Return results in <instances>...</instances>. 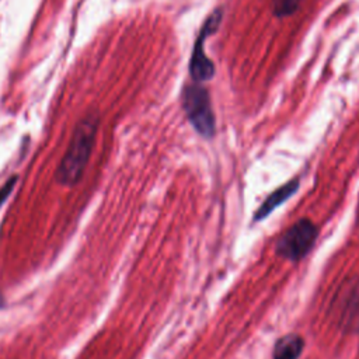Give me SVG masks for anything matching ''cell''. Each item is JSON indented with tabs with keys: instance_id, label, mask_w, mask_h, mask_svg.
Returning a JSON list of instances; mask_svg holds the SVG:
<instances>
[{
	"instance_id": "6",
	"label": "cell",
	"mask_w": 359,
	"mask_h": 359,
	"mask_svg": "<svg viewBox=\"0 0 359 359\" xmlns=\"http://www.w3.org/2000/svg\"><path fill=\"white\" fill-rule=\"evenodd\" d=\"M297 189H299V180L294 178V180H290L289 182L283 184L282 187H279L273 192H271L266 196V199L261 203V206L257 209V212L254 215V220L255 222L264 220L278 206H280L283 202H286Z\"/></svg>"
},
{
	"instance_id": "3",
	"label": "cell",
	"mask_w": 359,
	"mask_h": 359,
	"mask_svg": "<svg viewBox=\"0 0 359 359\" xmlns=\"http://www.w3.org/2000/svg\"><path fill=\"white\" fill-rule=\"evenodd\" d=\"M317 237V226L309 219H300L278 238L275 251L285 259L300 261L310 252Z\"/></svg>"
},
{
	"instance_id": "10",
	"label": "cell",
	"mask_w": 359,
	"mask_h": 359,
	"mask_svg": "<svg viewBox=\"0 0 359 359\" xmlns=\"http://www.w3.org/2000/svg\"><path fill=\"white\" fill-rule=\"evenodd\" d=\"M1 306H3V296L0 294V307H1Z\"/></svg>"
},
{
	"instance_id": "5",
	"label": "cell",
	"mask_w": 359,
	"mask_h": 359,
	"mask_svg": "<svg viewBox=\"0 0 359 359\" xmlns=\"http://www.w3.org/2000/svg\"><path fill=\"white\" fill-rule=\"evenodd\" d=\"M334 310L341 328L349 332H359V278L341 285L334 300Z\"/></svg>"
},
{
	"instance_id": "1",
	"label": "cell",
	"mask_w": 359,
	"mask_h": 359,
	"mask_svg": "<svg viewBox=\"0 0 359 359\" xmlns=\"http://www.w3.org/2000/svg\"><path fill=\"white\" fill-rule=\"evenodd\" d=\"M97 128L98 116L95 114L87 115L77 123L69 147L56 170L59 184L72 187L81 178L95 143Z\"/></svg>"
},
{
	"instance_id": "2",
	"label": "cell",
	"mask_w": 359,
	"mask_h": 359,
	"mask_svg": "<svg viewBox=\"0 0 359 359\" xmlns=\"http://www.w3.org/2000/svg\"><path fill=\"white\" fill-rule=\"evenodd\" d=\"M182 105L188 121L203 137H212L216 132V119L206 88L187 86L182 94Z\"/></svg>"
},
{
	"instance_id": "9",
	"label": "cell",
	"mask_w": 359,
	"mask_h": 359,
	"mask_svg": "<svg viewBox=\"0 0 359 359\" xmlns=\"http://www.w3.org/2000/svg\"><path fill=\"white\" fill-rule=\"evenodd\" d=\"M15 182H17V177H11V178L7 180V182L0 188V208H1V205L7 201V198L10 196L11 191H13L14 187H15Z\"/></svg>"
},
{
	"instance_id": "8",
	"label": "cell",
	"mask_w": 359,
	"mask_h": 359,
	"mask_svg": "<svg viewBox=\"0 0 359 359\" xmlns=\"http://www.w3.org/2000/svg\"><path fill=\"white\" fill-rule=\"evenodd\" d=\"M302 0H272V10L273 14L278 17H286L293 14Z\"/></svg>"
},
{
	"instance_id": "7",
	"label": "cell",
	"mask_w": 359,
	"mask_h": 359,
	"mask_svg": "<svg viewBox=\"0 0 359 359\" xmlns=\"http://www.w3.org/2000/svg\"><path fill=\"white\" fill-rule=\"evenodd\" d=\"M304 349V339L299 334H286L280 337L272 349L273 359H299Z\"/></svg>"
},
{
	"instance_id": "4",
	"label": "cell",
	"mask_w": 359,
	"mask_h": 359,
	"mask_svg": "<svg viewBox=\"0 0 359 359\" xmlns=\"http://www.w3.org/2000/svg\"><path fill=\"white\" fill-rule=\"evenodd\" d=\"M220 21H222V10L216 8L205 21L195 41V46L189 60V73L195 81H206L215 76V66L210 62V59L205 55L203 42L209 35H212L219 28Z\"/></svg>"
}]
</instances>
